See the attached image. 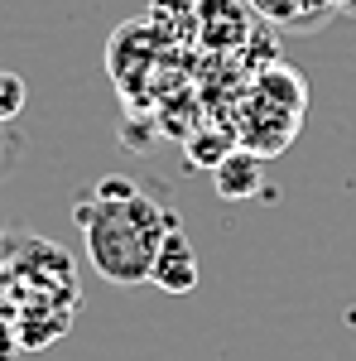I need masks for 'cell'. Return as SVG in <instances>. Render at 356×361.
Wrapping results in <instances>:
<instances>
[{"instance_id":"6da1fadb","label":"cell","mask_w":356,"mask_h":361,"mask_svg":"<svg viewBox=\"0 0 356 361\" xmlns=\"http://www.w3.org/2000/svg\"><path fill=\"white\" fill-rule=\"evenodd\" d=\"M178 222L159 197H149L130 178H102L78 202V226L87 236V255L97 275L111 284H140L149 279L154 246Z\"/></svg>"},{"instance_id":"7a4b0ae2","label":"cell","mask_w":356,"mask_h":361,"mask_svg":"<svg viewBox=\"0 0 356 361\" xmlns=\"http://www.w3.org/2000/svg\"><path fill=\"white\" fill-rule=\"evenodd\" d=\"M197 250L192 241L183 236V226L173 222L159 236V246H154V260H149V284H159L164 294H192L197 289Z\"/></svg>"},{"instance_id":"3957f363","label":"cell","mask_w":356,"mask_h":361,"mask_svg":"<svg viewBox=\"0 0 356 361\" xmlns=\"http://www.w3.org/2000/svg\"><path fill=\"white\" fill-rule=\"evenodd\" d=\"M260 178H265V159H260L255 149H246V145H231L217 164H212V188H217V197H226V202L255 197L260 193Z\"/></svg>"},{"instance_id":"277c9868","label":"cell","mask_w":356,"mask_h":361,"mask_svg":"<svg viewBox=\"0 0 356 361\" xmlns=\"http://www.w3.org/2000/svg\"><path fill=\"white\" fill-rule=\"evenodd\" d=\"M250 29L255 25H250V15L236 0H197V34H202V44L236 49V44H246Z\"/></svg>"},{"instance_id":"5b68a950","label":"cell","mask_w":356,"mask_h":361,"mask_svg":"<svg viewBox=\"0 0 356 361\" xmlns=\"http://www.w3.org/2000/svg\"><path fill=\"white\" fill-rule=\"evenodd\" d=\"M260 97L274 102V106H284L289 116L303 111V82L294 78V73H284V68H270V73L260 78Z\"/></svg>"},{"instance_id":"8992f818","label":"cell","mask_w":356,"mask_h":361,"mask_svg":"<svg viewBox=\"0 0 356 361\" xmlns=\"http://www.w3.org/2000/svg\"><path fill=\"white\" fill-rule=\"evenodd\" d=\"M231 145H236V135H226V130H217V135H212V130H202V135H192L188 159H192L197 169H207V173H212V164H217V159L226 154V149H231Z\"/></svg>"},{"instance_id":"52a82bcc","label":"cell","mask_w":356,"mask_h":361,"mask_svg":"<svg viewBox=\"0 0 356 361\" xmlns=\"http://www.w3.org/2000/svg\"><path fill=\"white\" fill-rule=\"evenodd\" d=\"M25 102H29L25 78H20V73H5V68H0V121L10 126L15 116L25 111Z\"/></svg>"},{"instance_id":"ba28073f","label":"cell","mask_w":356,"mask_h":361,"mask_svg":"<svg viewBox=\"0 0 356 361\" xmlns=\"http://www.w3.org/2000/svg\"><path fill=\"white\" fill-rule=\"evenodd\" d=\"M250 10H260L274 25H308V0H250Z\"/></svg>"},{"instance_id":"9c48e42d","label":"cell","mask_w":356,"mask_h":361,"mask_svg":"<svg viewBox=\"0 0 356 361\" xmlns=\"http://www.w3.org/2000/svg\"><path fill=\"white\" fill-rule=\"evenodd\" d=\"M15 159H20V135H15V130L0 121V178L15 169Z\"/></svg>"},{"instance_id":"30bf717a","label":"cell","mask_w":356,"mask_h":361,"mask_svg":"<svg viewBox=\"0 0 356 361\" xmlns=\"http://www.w3.org/2000/svg\"><path fill=\"white\" fill-rule=\"evenodd\" d=\"M20 347H25L20 342V328L0 318V361H20Z\"/></svg>"},{"instance_id":"8fae6325","label":"cell","mask_w":356,"mask_h":361,"mask_svg":"<svg viewBox=\"0 0 356 361\" xmlns=\"http://www.w3.org/2000/svg\"><path fill=\"white\" fill-rule=\"evenodd\" d=\"M10 246H15V241H10V236H5V231H0V260H5V255H10Z\"/></svg>"}]
</instances>
